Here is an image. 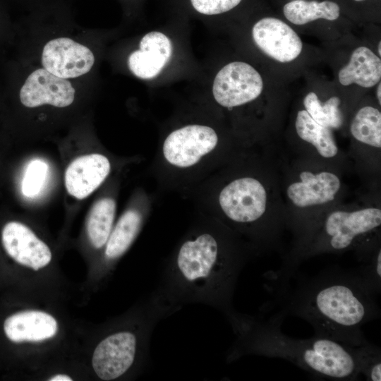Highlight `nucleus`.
Wrapping results in <instances>:
<instances>
[{
	"instance_id": "obj_9",
	"label": "nucleus",
	"mask_w": 381,
	"mask_h": 381,
	"mask_svg": "<svg viewBox=\"0 0 381 381\" xmlns=\"http://www.w3.org/2000/svg\"><path fill=\"white\" fill-rule=\"evenodd\" d=\"M1 242L6 254L20 265L38 270L52 260L48 246L20 222L10 221L3 226Z\"/></svg>"
},
{
	"instance_id": "obj_2",
	"label": "nucleus",
	"mask_w": 381,
	"mask_h": 381,
	"mask_svg": "<svg viewBox=\"0 0 381 381\" xmlns=\"http://www.w3.org/2000/svg\"><path fill=\"white\" fill-rule=\"evenodd\" d=\"M294 284L272 287L274 306L285 317L300 318L313 327L315 334L344 344L358 346L368 341L362 327L380 317L376 297L361 284L354 271L335 267L312 277L289 279Z\"/></svg>"
},
{
	"instance_id": "obj_22",
	"label": "nucleus",
	"mask_w": 381,
	"mask_h": 381,
	"mask_svg": "<svg viewBox=\"0 0 381 381\" xmlns=\"http://www.w3.org/2000/svg\"><path fill=\"white\" fill-rule=\"evenodd\" d=\"M306 111L319 124L329 128H338L343 122L339 109L340 99L332 97L322 102L315 92H309L303 99Z\"/></svg>"
},
{
	"instance_id": "obj_7",
	"label": "nucleus",
	"mask_w": 381,
	"mask_h": 381,
	"mask_svg": "<svg viewBox=\"0 0 381 381\" xmlns=\"http://www.w3.org/2000/svg\"><path fill=\"white\" fill-rule=\"evenodd\" d=\"M219 116L195 95L166 125L160 158L171 171L190 174L209 162L219 150Z\"/></svg>"
},
{
	"instance_id": "obj_10",
	"label": "nucleus",
	"mask_w": 381,
	"mask_h": 381,
	"mask_svg": "<svg viewBox=\"0 0 381 381\" xmlns=\"http://www.w3.org/2000/svg\"><path fill=\"white\" fill-rule=\"evenodd\" d=\"M250 36L254 45L262 53L279 62H289L296 59L303 48L296 32L282 20L262 18L251 27Z\"/></svg>"
},
{
	"instance_id": "obj_11",
	"label": "nucleus",
	"mask_w": 381,
	"mask_h": 381,
	"mask_svg": "<svg viewBox=\"0 0 381 381\" xmlns=\"http://www.w3.org/2000/svg\"><path fill=\"white\" fill-rule=\"evenodd\" d=\"M341 188L339 177L329 171L300 173L286 188L289 200L300 208L320 206L334 200Z\"/></svg>"
},
{
	"instance_id": "obj_14",
	"label": "nucleus",
	"mask_w": 381,
	"mask_h": 381,
	"mask_svg": "<svg viewBox=\"0 0 381 381\" xmlns=\"http://www.w3.org/2000/svg\"><path fill=\"white\" fill-rule=\"evenodd\" d=\"M169 13L198 20L209 26L236 9L243 0H166Z\"/></svg>"
},
{
	"instance_id": "obj_27",
	"label": "nucleus",
	"mask_w": 381,
	"mask_h": 381,
	"mask_svg": "<svg viewBox=\"0 0 381 381\" xmlns=\"http://www.w3.org/2000/svg\"><path fill=\"white\" fill-rule=\"evenodd\" d=\"M49 381H72V378L67 375L58 374L51 377Z\"/></svg>"
},
{
	"instance_id": "obj_5",
	"label": "nucleus",
	"mask_w": 381,
	"mask_h": 381,
	"mask_svg": "<svg viewBox=\"0 0 381 381\" xmlns=\"http://www.w3.org/2000/svg\"><path fill=\"white\" fill-rule=\"evenodd\" d=\"M29 61L68 80L97 78V71L110 42L119 30L78 31L71 1L30 12Z\"/></svg>"
},
{
	"instance_id": "obj_8",
	"label": "nucleus",
	"mask_w": 381,
	"mask_h": 381,
	"mask_svg": "<svg viewBox=\"0 0 381 381\" xmlns=\"http://www.w3.org/2000/svg\"><path fill=\"white\" fill-rule=\"evenodd\" d=\"M215 218L257 251L275 243L280 227L267 218L268 193L263 182L251 175L226 181L214 196Z\"/></svg>"
},
{
	"instance_id": "obj_12",
	"label": "nucleus",
	"mask_w": 381,
	"mask_h": 381,
	"mask_svg": "<svg viewBox=\"0 0 381 381\" xmlns=\"http://www.w3.org/2000/svg\"><path fill=\"white\" fill-rule=\"evenodd\" d=\"M110 171L111 163L105 155L92 153L80 156L71 162L66 170V188L73 197L84 199L104 181Z\"/></svg>"
},
{
	"instance_id": "obj_1",
	"label": "nucleus",
	"mask_w": 381,
	"mask_h": 381,
	"mask_svg": "<svg viewBox=\"0 0 381 381\" xmlns=\"http://www.w3.org/2000/svg\"><path fill=\"white\" fill-rule=\"evenodd\" d=\"M257 251L212 217L200 218L166 260L158 290L172 304L202 303L227 318L238 278Z\"/></svg>"
},
{
	"instance_id": "obj_23",
	"label": "nucleus",
	"mask_w": 381,
	"mask_h": 381,
	"mask_svg": "<svg viewBox=\"0 0 381 381\" xmlns=\"http://www.w3.org/2000/svg\"><path fill=\"white\" fill-rule=\"evenodd\" d=\"M359 373L369 381L381 380V351L368 340L364 344L354 346Z\"/></svg>"
},
{
	"instance_id": "obj_21",
	"label": "nucleus",
	"mask_w": 381,
	"mask_h": 381,
	"mask_svg": "<svg viewBox=\"0 0 381 381\" xmlns=\"http://www.w3.org/2000/svg\"><path fill=\"white\" fill-rule=\"evenodd\" d=\"M363 264L353 270L363 286L377 296L381 292V249L378 242L358 253Z\"/></svg>"
},
{
	"instance_id": "obj_25",
	"label": "nucleus",
	"mask_w": 381,
	"mask_h": 381,
	"mask_svg": "<svg viewBox=\"0 0 381 381\" xmlns=\"http://www.w3.org/2000/svg\"><path fill=\"white\" fill-rule=\"evenodd\" d=\"M121 6L123 21L126 23L139 20L148 0H117Z\"/></svg>"
},
{
	"instance_id": "obj_16",
	"label": "nucleus",
	"mask_w": 381,
	"mask_h": 381,
	"mask_svg": "<svg viewBox=\"0 0 381 381\" xmlns=\"http://www.w3.org/2000/svg\"><path fill=\"white\" fill-rule=\"evenodd\" d=\"M145 221V213L137 208L126 210L111 230L106 243L104 256L108 262L121 258L139 234Z\"/></svg>"
},
{
	"instance_id": "obj_31",
	"label": "nucleus",
	"mask_w": 381,
	"mask_h": 381,
	"mask_svg": "<svg viewBox=\"0 0 381 381\" xmlns=\"http://www.w3.org/2000/svg\"><path fill=\"white\" fill-rule=\"evenodd\" d=\"M293 1H294V0H293Z\"/></svg>"
},
{
	"instance_id": "obj_4",
	"label": "nucleus",
	"mask_w": 381,
	"mask_h": 381,
	"mask_svg": "<svg viewBox=\"0 0 381 381\" xmlns=\"http://www.w3.org/2000/svg\"><path fill=\"white\" fill-rule=\"evenodd\" d=\"M190 23L184 16L169 13L162 23L109 44L105 59L114 71L150 88L194 81L201 62L193 52Z\"/></svg>"
},
{
	"instance_id": "obj_3",
	"label": "nucleus",
	"mask_w": 381,
	"mask_h": 381,
	"mask_svg": "<svg viewBox=\"0 0 381 381\" xmlns=\"http://www.w3.org/2000/svg\"><path fill=\"white\" fill-rule=\"evenodd\" d=\"M285 318L279 310L267 318L236 310L227 318L236 339L228 351L226 361L231 363L247 355L278 358L318 378L358 380L354 346L316 334L308 339L291 337L281 330Z\"/></svg>"
},
{
	"instance_id": "obj_6",
	"label": "nucleus",
	"mask_w": 381,
	"mask_h": 381,
	"mask_svg": "<svg viewBox=\"0 0 381 381\" xmlns=\"http://www.w3.org/2000/svg\"><path fill=\"white\" fill-rule=\"evenodd\" d=\"M381 210L375 207L351 210H336L319 222L308 224L298 241L282 260L279 273L292 276L302 261L323 253L358 252L378 240Z\"/></svg>"
},
{
	"instance_id": "obj_20",
	"label": "nucleus",
	"mask_w": 381,
	"mask_h": 381,
	"mask_svg": "<svg viewBox=\"0 0 381 381\" xmlns=\"http://www.w3.org/2000/svg\"><path fill=\"white\" fill-rule=\"evenodd\" d=\"M350 131L352 136L358 142L370 147H381V114L373 107L360 109L354 116Z\"/></svg>"
},
{
	"instance_id": "obj_28",
	"label": "nucleus",
	"mask_w": 381,
	"mask_h": 381,
	"mask_svg": "<svg viewBox=\"0 0 381 381\" xmlns=\"http://www.w3.org/2000/svg\"><path fill=\"white\" fill-rule=\"evenodd\" d=\"M381 90V85H380V83H379V85H378V87H377V99H378V102H379V104H381V96H380V92Z\"/></svg>"
},
{
	"instance_id": "obj_17",
	"label": "nucleus",
	"mask_w": 381,
	"mask_h": 381,
	"mask_svg": "<svg viewBox=\"0 0 381 381\" xmlns=\"http://www.w3.org/2000/svg\"><path fill=\"white\" fill-rule=\"evenodd\" d=\"M295 127L298 135L311 144L320 156L332 158L337 155L339 149L331 128L317 123L306 110L298 112Z\"/></svg>"
},
{
	"instance_id": "obj_18",
	"label": "nucleus",
	"mask_w": 381,
	"mask_h": 381,
	"mask_svg": "<svg viewBox=\"0 0 381 381\" xmlns=\"http://www.w3.org/2000/svg\"><path fill=\"white\" fill-rule=\"evenodd\" d=\"M116 214V202L114 198L104 197L94 203L86 222V229L92 246L102 248L106 245L112 230Z\"/></svg>"
},
{
	"instance_id": "obj_30",
	"label": "nucleus",
	"mask_w": 381,
	"mask_h": 381,
	"mask_svg": "<svg viewBox=\"0 0 381 381\" xmlns=\"http://www.w3.org/2000/svg\"><path fill=\"white\" fill-rule=\"evenodd\" d=\"M356 1H364V0H355Z\"/></svg>"
},
{
	"instance_id": "obj_15",
	"label": "nucleus",
	"mask_w": 381,
	"mask_h": 381,
	"mask_svg": "<svg viewBox=\"0 0 381 381\" xmlns=\"http://www.w3.org/2000/svg\"><path fill=\"white\" fill-rule=\"evenodd\" d=\"M381 78V60L369 48L359 47L351 54L348 64L339 72V80L343 85L357 84L371 87Z\"/></svg>"
},
{
	"instance_id": "obj_26",
	"label": "nucleus",
	"mask_w": 381,
	"mask_h": 381,
	"mask_svg": "<svg viewBox=\"0 0 381 381\" xmlns=\"http://www.w3.org/2000/svg\"><path fill=\"white\" fill-rule=\"evenodd\" d=\"M25 6L30 12L44 9L55 4L71 0H16Z\"/></svg>"
},
{
	"instance_id": "obj_24",
	"label": "nucleus",
	"mask_w": 381,
	"mask_h": 381,
	"mask_svg": "<svg viewBox=\"0 0 381 381\" xmlns=\"http://www.w3.org/2000/svg\"><path fill=\"white\" fill-rule=\"evenodd\" d=\"M46 167L40 161H34L27 170L23 183V191L25 195H32L37 193L42 186Z\"/></svg>"
},
{
	"instance_id": "obj_19",
	"label": "nucleus",
	"mask_w": 381,
	"mask_h": 381,
	"mask_svg": "<svg viewBox=\"0 0 381 381\" xmlns=\"http://www.w3.org/2000/svg\"><path fill=\"white\" fill-rule=\"evenodd\" d=\"M283 12L291 23L304 25L319 18L334 20L339 16L340 8L337 4L330 1L294 0L284 5Z\"/></svg>"
},
{
	"instance_id": "obj_13",
	"label": "nucleus",
	"mask_w": 381,
	"mask_h": 381,
	"mask_svg": "<svg viewBox=\"0 0 381 381\" xmlns=\"http://www.w3.org/2000/svg\"><path fill=\"white\" fill-rule=\"evenodd\" d=\"M58 324L51 315L39 310H22L7 315L2 332L13 344L42 341L54 337Z\"/></svg>"
},
{
	"instance_id": "obj_29",
	"label": "nucleus",
	"mask_w": 381,
	"mask_h": 381,
	"mask_svg": "<svg viewBox=\"0 0 381 381\" xmlns=\"http://www.w3.org/2000/svg\"><path fill=\"white\" fill-rule=\"evenodd\" d=\"M380 45H381V42H379L377 52H378L380 56L381 55V54H380V48H381Z\"/></svg>"
}]
</instances>
